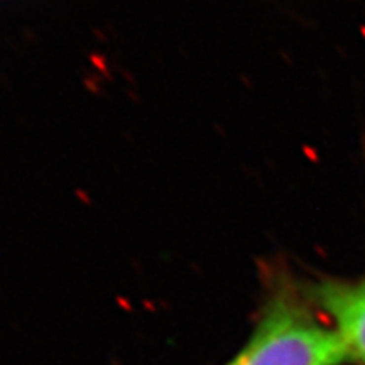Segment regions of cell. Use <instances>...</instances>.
<instances>
[{
    "label": "cell",
    "mask_w": 365,
    "mask_h": 365,
    "mask_svg": "<svg viewBox=\"0 0 365 365\" xmlns=\"http://www.w3.org/2000/svg\"><path fill=\"white\" fill-rule=\"evenodd\" d=\"M256 327L225 365H345L347 348L284 269H269Z\"/></svg>",
    "instance_id": "obj_1"
},
{
    "label": "cell",
    "mask_w": 365,
    "mask_h": 365,
    "mask_svg": "<svg viewBox=\"0 0 365 365\" xmlns=\"http://www.w3.org/2000/svg\"><path fill=\"white\" fill-rule=\"evenodd\" d=\"M301 286L309 303L342 338L348 360L365 365V276L357 279L321 277Z\"/></svg>",
    "instance_id": "obj_2"
}]
</instances>
